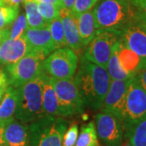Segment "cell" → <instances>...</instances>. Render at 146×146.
<instances>
[{"instance_id": "obj_1", "label": "cell", "mask_w": 146, "mask_h": 146, "mask_svg": "<svg viewBox=\"0 0 146 146\" xmlns=\"http://www.w3.org/2000/svg\"><path fill=\"white\" fill-rule=\"evenodd\" d=\"M74 81L84 104L94 110L100 109L111 81L106 68L91 63L83 57Z\"/></svg>"}, {"instance_id": "obj_2", "label": "cell", "mask_w": 146, "mask_h": 146, "mask_svg": "<svg viewBox=\"0 0 146 146\" xmlns=\"http://www.w3.org/2000/svg\"><path fill=\"white\" fill-rule=\"evenodd\" d=\"M93 12L98 30L114 32L119 35L136 15L131 0H98Z\"/></svg>"}, {"instance_id": "obj_3", "label": "cell", "mask_w": 146, "mask_h": 146, "mask_svg": "<svg viewBox=\"0 0 146 146\" xmlns=\"http://www.w3.org/2000/svg\"><path fill=\"white\" fill-rule=\"evenodd\" d=\"M45 72L17 88V104L15 119L29 124L45 116L42 107V86L46 76Z\"/></svg>"}, {"instance_id": "obj_4", "label": "cell", "mask_w": 146, "mask_h": 146, "mask_svg": "<svg viewBox=\"0 0 146 146\" xmlns=\"http://www.w3.org/2000/svg\"><path fill=\"white\" fill-rule=\"evenodd\" d=\"M29 127L30 146H62L68 123L61 117L46 115Z\"/></svg>"}, {"instance_id": "obj_5", "label": "cell", "mask_w": 146, "mask_h": 146, "mask_svg": "<svg viewBox=\"0 0 146 146\" xmlns=\"http://www.w3.org/2000/svg\"><path fill=\"white\" fill-rule=\"evenodd\" d=\"M46 58L43 53L32 50L18 62L7 65L6 75L9 85L17 89L39 76L44 72L42 63Z\"/></svg>"}, {"instance_id": "obj_6", "label": "cell", "mask_w": 146, "mask_h": 146, "mask_svg": "<svg viewBox=\"0 0 146 146\" xmlns=\"http://www.w3.org/2000/svg\"><path fill=\"white\" fill-rule=\"evenodd\" d=\"M49 79L57 96L62 118L81 114L84 104L74 79Z\"/></svg>"}, {"instance_id": "obj_7", "label": "cell", "mask_w": 146, "mask_h": 146, "mask_svg": "<svg viewBox=\"0 0 146 146\" xmlns=\"http://www.w3.org/2000/svg\"><path fill=\"white\" fill-rule=\"evenodd\" d=\"M145 116L146 92L134 76L127 91L120 118L124 131Z\"/></svg>"}, {"instance_id": "obj_8", "label": "cell", "mask_w": 146, "mask_h": 146, "mask_svg": "<svg viewBox=\"0 0 146 146\" xmlns=\"http://www.w3.org/2000/svg\"><path fill=\"white\" fill-rule=\"evenodd\" d=\"M78 58L68 46L57 49L45 58L42 68L49 76L55 79H72L76 72Z\"/></svg>"}, {"instance_id": "obj_9", "label": "cell", "mask_w": 146, "mask_h": 146, "mask_svg": "<svg viewBox=\"0 0 146 146\" xmlns=\"http://www.w3.org/2000/svg\"><path fill=\"white\" fill-rule=\"evenodd\" d=\"M119 40L116 33L98 30L93 40L86 46L84 57L89 62L106 68L115 44Z\"/></svg>"}, {"instance_id": "obj_10", "label": "cell", "mask_w": 146, "mask_h": 146, "mask_svg": "<svg viewBox=\"0 0 146 146\" xmlns=\"http://www.w3.org/2000/svg\"><path fill=\"white\" fill-rule=\"evenodd\" d=\"M98 137L106 146H121L124 137L122 121L117 116L102 111L95 117Z\"/></svg>"}, {"instance_id": "obj_11", "label": "cell", "mask_w": 146, "mask_h": 146, "mask_svg": "<svg viewBox=\"0 0 146 146\" xmlns=\"http://www.w3.org/2000/svg\"><path fill=\"white\" fill-rule=\"evenodd\" d=\"M119 39L146 64V23L136 16L120 32Z\"/></svg>"}, {"instance_id": "obj_12", "label": "cell", "mask_w": 146, "mask_h": 146, "mask_svg": "<svg viewBox=\"0 0 146 146\" xmlns=\"http://www.w3.org/2000/svg\"><path fill=\"white\" fill-rule=\"evenodd\" d=\"M131 81V78L123 80H115L110 81L108 92L101 107L102 111L113 114L119 119L121 118L126 94Z\"/></svg>"}, {"instance_id": "obj_13", "label": "cell", "mask_w": 146, "mask_h": 146, "mask_svg": "<svg viewBox=\"0 0 146 146\" xmlns=\"http://www.w3.org/2000/svg\"><path fill=\"white\" fill-rule=\"evenodd\" d=\"M31 50V47L24 35L16 39H3L0 45V64L6 66L13 64Z\"/></svg>"}, {"instance_id": "obj_14", "label": "cell", "mask_w": 146, "mask_h": 146, "mask_svg": "<svg viewBox=\"0 0 146 146\" xmlns=\"http://www.w3.org/2000/svg\"><path fill=\"white\" fill-rule=\"evenodd\" d=\"M24 36L33 50L40 51L47 56L56 50L48 25L41 29L28 28Z\"/></svg>"}, {"instance_id": "obj_15", "label": "cell", "mask_w": 146, "mask_h": 146, "mask_svg": "<svg viewBox=\"0 0 146 146\" xmlns=\"http://www.w3.org/2000/svg\"><path fill=\"white\" fill-rule=\"evenodd\" d=\"M4 146H30L29 124L19 120H11L4 127Z\"/></svg>"}, {"instance_id": "obj_16", "label": "cell", "mask_w": 146, "mask_h": 146, "mask_svg": "<svg viewBox=\"0 0 146 146\" xmlns=\"http://www.w3.org/2000/svg\"><path fill=\"white\" fill-rule=\"evenodd\" d=\"M59 17L61 18L63 23L67 46L71 48L76 54L80 52L83 47V44L79 34L76 17L72 11L64 7L60 9Z\"/></svg>"}, {"instance_id": "obj_17", "label": "cell", "mask_w": 146, "mask_h": 146, "mask_svg": "<svg viewBox=\"0 0 146 146\" xmlns=\"http://www.w3.org/2000/svg\"><path fill=\"white\" fill-rule=\"evenodd\" d=\"M116 51L121 67L131 77H134L141 70L146 68L141 58L125 46L120 39L116 46Z\"/></svg>"}, {"instance_id": "obj_18", "label": "cell", "mask_w": 146, "mask_h": 146, "mask_svg": "<svg viewBox=\"0 0 146 146\" xmlns=\"http://www.w3.org/2000/svg\"><path fill=\"white\" fill-rule=\"evenodd\" d=\"M76 22L79 34L83 46H86L93 40L98 32V29L95 26V20L93 10L89 11L76 16Z\"/></svg>"}, {"instance_id": "obj_19", "label": "cell", "mask_w": 146, "mask_h": 146, "mask_svg": "<svg viewBox=\"0 0 146 146\" xmlns=\"http://www.w3.org/2000/svg\"><path fill=\"white\" fill-rule=\"evenodd\" d=\"M49 76L46 75L42 86V107L45 114L55 117H61V111L58 98L52 84L50 82Z\"/></svg>"}, {"instance_id": "obj_20", "label": "cell", "mask_w": 146, "mask_h": 146, "mask_svg": "<svg viewBox=\"0 0 146 146\" xmlns=\"http://www.w3.org/2000/svg\"><path fill=\"white\" fill-rule=\"evenodd\" d=\"M17 104V89L8 85L0 103V122L7 124L15 119Z\"/></svg>"}, {"instance_id": "obj_21", "label": "cell", "mask_w": 146, "mask_h": 146, "mask_svg": "<svg viewBox=\"0 0 146 146\" xmlns=\"http://www.w3.org/2000/svg\"><path fill=\"white\" fill-rule=\"evenodd\" d=\"M124 136L132 146H146V116L124 131Z\"/></svg>"}, {"instance_id": "obj_22", "label": "cell", "mask_w": 146, "mask_h": 146, "mask_svg": "<svg viewBox=\"0 0 146 146\" xmlns=\"http://www.w3.org/2000/svg\"><path fill=\"white\" fill-rule=\"evenodd\" d=\"M25 18L29 29H41L48 25V22L40 14L37 3L33 0H24Z\"/></svg>"}, {"instance_id": "obj_23", "label": "cell", "mask_w": 146, "mask_h": 146, "mask_svg": "<svg viewBox=\"0 0 146 146\" xmlns=\"http://www.w3.org/2000/svg\"><path fill=\"white\" fill-rule=\"evenodd\" d=\"M75 146H99L94 122L84 124L81 127Z\"/></svg>"}, {"instance_id": "obj_24", "label": "cell", "mask_w": 146, "mask_h": 146, "mask_svg": "<svg viewBox=\"0 0 146 146\" xmlns=\"http://www.w3.org/2000/svg\"><path fill=\"white\" fill-rule=\"evenodd\" d=\"M28 29L25 15H18L16 20L10 25L3 29V39H16L24 35L25 32Z\"/></svg>"}, {"instance_id": "obj_25", "label": "cell", "mask_w": 146, "mask_h": 146, "mask_svg": "<svg viewBox=\"0 0 146 146\" xmlns=\"http://www.w3.org/2000/svg\"><path fill=\"white\" fill-rule=\"evenodd\" d=\"M117 43L115 44V47H114L113 52L110 55L107 67H106V70L109 73L110 80H128V79L132 78L123 70V68L121 67L119 62V58L117 56V51H116Z\"/></svg>"}, {"instance_id": "obj_26", "label": "cell", "mask_w": 146, "mask_h": 146, "mask_svg": "<svg viewBox=\"0 0 146 146\" xmlns=\"http://www.w3.org/2000/svg\"><path fill=\"white\" fill-rule=\"evenodd\" d=\"M48 27H49V30L52 37L53 42L56 47V50L67 46L61 18L58 16L51 21H50L48 24Z\"/></svg>"}, {"instance_id": "obj_27", "label": "cell", "mask_w": 146, "mask_h": 146, "mask_svg": "<svg viewBox=\"0 0 146 146\" xmlns=\"http://www.w3.org/2000/svg\"><path fill=\"white\" fill-rule=\"evenodd\" d=\"M19 15V7L5 4L0 0V30L8 27Z\"/></svg>"}, {"instance_id": "obj_28", "label": "cell", "mask_w": 146, "mask_h": 146, "mask_svg": "<svg viewBox=\"0 0 146 146\" xmlns=\"http://www.w3.org/2000/svg\"><path fill=\"white\" fill-rule=\"evenodd\" d=\"M36 3L40 14L42 15L43 19L48 23L59 16L60 8H58L57 6L47 3Z\"/></svg>"}, {"instance_id": "obj_29", "label": "cell", "mask_w": 146, "mask_h": 146, "mask_svg": "<svg viewBox=\"0 0 146 146\" xmlns=\"http://www.w3.org/2000/svg\"><path fill=\"white\" fill-rule=\"evenodd\" d=\"M98 2V0H75L71 11L76 17L82 13L92 10Z\"/></svg>"}, {"instance_id": "obj_30", "label": "cell", "mask_w": 146, "mask_h": 146, "mask_svg": "<svg viewBox=\"0 0 146 146\" xmlns=\"http://www.w3.org/2000/svg\"><path fill=\"white\" fill-rule=\"evenodd\" d=\"M79 134V127L76 123H72L68 127L63 136L62 146H75Z\"/></svg>"}, {"instance_id": "obj_31", "label": "cell", "mask_w": 146, "mask_h": 146, "mask_svg": "<svg viewBox=\"0 0 146 146\" xmlns=\"http://www.w3.org/2000/svg\"><path fill=\"white\" fill-rule=\"evenodd\" d=\"M136 11V16L146 23V0H131Z\"/></svg>"}, {"instance_id": "obj_32", "label": "cell", "mask_w": 146, "mask_h": 146, "mask_svg": "<svg viewBox=\"0 0 146 146\" xmlns=\"http://www.w3.org/2000/svg\"><path fill=\"white\" fill-rule=\"evenodd\" d=\"M135 76L138 80V81L140 82L141 86L143 87V89H145L146 92V68H143L142 70H141Z\"/></svg>"}, {"instance_id": "obj_33", "label": "cell", "mask_w": 146, "mask_h": 146, "mask_svg": "<svg viewBox=\"0 0 146 146\" xmlns=\"http://www.w3.org/2000/svg\"><path fill=\"white\" fill-rule=\"evenodd\" d=\"M8 85L9 84L6 73L0 70V90H7Z\"/></svg>"}, {"instance_id": "obj_34", "label": "cell", "mask_w": 146, "mask_h": 146, "mask_svg": "<svg viewBox=\"0 0 146 146\" xmlns=\"http://www.w3.org/2000/svg\"><path fill=\"white\" fill-rule=\"evenodd\" d=\"M36 3H52L54 5L57 6L58 8H63V4L61 0H33Z\"/></svg>"}, {"instance_id": "obj_35", "label": "cell", "mask_w": 146, "mask_h": 146, "mask_svg": "<svg viewBox=\"0 0 146 146\" xmlns=\"http://www.w3.org/2000/svg\"><path fill=\"white\" fill-rule=\"evenodd\" d=\"M5 4L13 6V7H19L21 3L24 2V0H2Z\"/></svg>"}, {"instance_id": "obj_36", "label": "cell", "mask_w": 146, "mask_h": 146, "mask_svg": "<svg viewBox=\"0 0 146 146\" xmlns=\"http://www.w3.org/2000/svg\"><path fill=\"white\" fill-rule=\"evenodd\" d=\"M61 1H62V4H63V7L64 8L72 10L73 4L75 3V0H61Z\"/></svg>"}, {"instance_id": "obj_37", "label": "cell", "mask_w": 146, "mask_h": 146, "mask_svg": "<svg viewBox=\"0 0 146 146\" xmlns=\"http://www.w3.org/2000/svg\"><path fill=\"white\" fill-rule=\"evenodd\" d=\"M5 124L0 122V146H4L3 142V131H4Z\"/></svg>"}, {"instance_id": "obj_38", "label": "cell", "mask_w": 146, "mask_h": 146, "mask_svg": "<svg viewBox=\"0 0 146 146\" xmlns=\"http://www.w3.org/2000/svg\"><path fill=\"white\" fill-rule=\"evenodd\" d=\"M5 92L6 90H0V103H1V102L3 100V98L4 94H5Z\"/></svg>"}, {"instance_id": "obj_39", "label": "cell", "mask_w": 146, "mask_h": 146, "mask_svg": "<svg viewBox=\"0 0 146 146\" xmlns=\"http://www.w3.org/2000/svg\"><path fill=\"white\" fill-rule=\"evenodd\" d=\"M2 38H3V31L0 30V45H1V42H2Z\"/></svg>"}]
</instances>
